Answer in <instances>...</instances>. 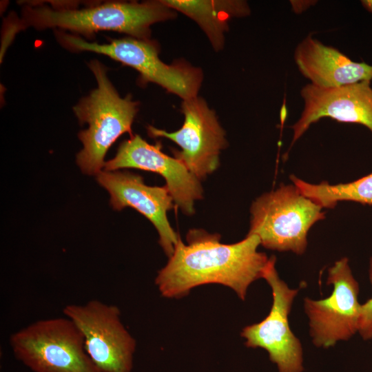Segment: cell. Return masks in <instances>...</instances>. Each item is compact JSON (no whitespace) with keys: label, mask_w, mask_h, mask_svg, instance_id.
<instances>
[{"label":"cell","mask_w":372,"mask_h":372,"mask_svg":"<svg viewBox=\"0 0 372 372\" xmlns=\"http://www.w3.org/2000/svg\"><path fill=\"white\" fill-rule=\"evenodd\" d=\"M219 234L190 230L187 245L180 238L167 265L158 271L155 283L165 298H179L196 287L220 284L233 289L242 300L250 285L262 278L267 256L258 251L256 235L233 244H223Z\"/></svg>","instance_id":"6da1fadb"},{"label":"cell","mask_w":372,"mask_h":372,"mask_svg":"<svg viewBox=\"0 0 372 372\" xmlns=\"http://www.w3.org/2000/svg\"><path fill=\"white\" fill-rule=\"evenodd\" d=\"M176 12L163 1H112L78 9L53 3L26 5L19 22L7 25L5 38L28 27L67 30L90 38L99 31H115L138 39L150 38V26L174 19Z\"/></svg>","instance_id":"7a4b0ae2"},{"label":"cell","mask_w":372,"mask_h":372,"mask_svg":"<svg viewBox=\"0 0 372 372\" xmlns=\"http://www.w3.org/2000/svg\"><path fill=\"white\" fill-rule=\"evenodd\" d=\"M97 87L73 107L74 112L88 127L79 133L83 149L76 163L83 173L98 174L105 165V156L112 144L124 133L132 135V125L138 103L128 95L122 98L107 74V68L98 60L88 63Z\"/></svg>","instance_id":"3957f363"},{"label":"cell","mask_w":372,"mask_h":372,"mask_svg":"<svg viewBox=\"0 0 372 372\" xmlns=\"http://www.w3.org/2000/svg\"><path fill=\"white\" fill-rule=\"evenodd\" d=\"M247 235H256L264 247L303 254L311 227L325 218L322 208L293 185L281 184L258 197L250 208Z\"/></svg>","instance_id":"277c9868"},{"label":"cell","mask_w":372,"mask_h":372,"mask_svg":"<svg viewBox=\"0 0 372 372\" xmlns=\"http://www.w3.org/2000/svg\"><path fill=\"white\" fill-rule=\"evenodd\" d=\"M54 33L58 42L71 52H95L132 67L139 72L141 83H156L183 100L197 96L201 70L184 63H165L158 56L156 43L150 39L127 37L100 44L63 30H56Z\"/></svg>","instance_id":"5b68a950"},{"label":"cell","mask_w":372,"mask_h":372,"mask_svg":"<svg viewBox=\"0 0 372 372\" xmlns=\"http://www.w3.org/2000/svg\"><path fill=\"white\" fill-rule=\"evenodd\" d=\"M9 342L14 357L33 372H99L82 333L67 317L32 322L12 333Z\"/></svg>","instance_id":"8992f818"},{"label":"cell","mask_w":372,"mask_h":372,"mask_svg":"<svg viewBox=\"0 0 372 372\" xmlns=\"http://www.w3.org/2000/svg\"><path fill=\"white\" fill-rule=\"evenodd\" d=\"M83 337L84 348L99 372H131L136 340L121 320L118 307L97 300L63 308Z\"/></svg>","instance_id":"52a82bcc"},{"label":"cell","mask_w":372,"mask_h":372,"mask_svg":"<svg viewBox=\"0 0 372 372\" xmlns=\"http://www.w3.org/2000/svg\"><path fill=\"white\" fill-rule=\"evenodd\" d=\"M327 284L333 288L328 298L304 300L312 342L317 347L323 348L348 340L358 331L361 307L358 302L359 285L347 257L329 268Z\"/></svg>","instance_id":"ba28073f"},{"label":"cell","mask_w":372,"mask_h":372,"mask_svg":"<svg viewBox=\"0 0 372 372\" xmlns=\"http://www.w3.org/2000/svg\"><path fill=\"white\" fill-rule=\"evenodd\" d=\"M276 262L275 256L269 257L262 274V278L272 291L270 312L261 322L246 326L242 330L241 336L245 339L247 347L265 349L271 361L277 364L279 372H302V344L291 331L288 320L298 289L289 288L280 279Z\"/></svg>","instance_id":"9c48e42d"},{"label":"cell","mask_w":372,"mask_h":372,"mask_svg":"<svg viewBox=\"0 0 372 372\" xmlns=\"http://www.w3.org/2000/svg\"><path fill=\"white\" fill-rule=\"evenodd\" d=\"M184 123L174 132L148 126L153 137H165L176 143L181 149L174 152L180 160L200 180L219 166L220 151L227 145L225 133L216 114L200 97L183 100Z\"/></svg>","instance_id":"30bf717a"},{"label":"cell","mask_w":372,"mask_h":372,"mask_svg":"<svg viewBox=\"0 0 372 372\" xmlns=\"http://www.w3.org/2000/svg\"><path fill=\"white\" fill-rule=\"evenodd\" d=\"M105 171L135 168L160 174L175 205L186 215L194 213V202L203 196L200 180L178 158L161 151V145H152L139 135L121 143L115 156L104 165Z\"/></svg>","instance_id":"8fae6325"},{"label":"cell","mask_w":372,"mask_h":372,"mask_svg":"<svg viewBox=\"0 0 372 372\" xmlns=\"http://www.w3.org/2000/svg\"><path fill=\"white\" fill-rule=\"evenodd\" d=\"M96 180L109 192L113 209L132 207L154 225L159 235L158 242L169 258L179 236L167 216L174 207L167 187L147 185L141 176L127 171H101L96 175Z\"/></svg>","instance_id":"7c38bea8"},{"label":"cell","mask_w":372,"mask_h":372,"mask_svg":"<svg viewBox=\"0 0 372 372\" xmlns=\"http://www.w3.org/2000/svg\"><path fill=\"white\" fill-rule=\"evenodd\" d=\"M304 101L301 116L291 128L293 145L323 117L340 122L360 124L372 133V87L371 81L340 87H322L311 83L300 91Z\"/></svg>","instance_id":"4fadbf2b"},{"label":"cell","mask_w":372,"mask_h":372,"mask_svg":"<svg viewBox=\"0 0 372 372\" xmlns=\"http://www.w3.org/2000/svg\"><path fill=\"white\" fill-rule=\"evenodd\" d=\"M294 60L301 74L316 86L340 87L372 80V65L353 61L311 35L297 45Z\"/></svg>","instance_id":"5bb4252c"},{"label":"cell","mask_w":372,"mask_h":372,"mask_svg":"<svg viewBox=\"0 0 372 372\" xmlns=\"http://www.w3.org/2000/svg\"><path fill=\"white\" fill-rule=\"evenodd\" d=\"M163 2L194 20L216 50H220L224 45V36L228 30L229 19L244 17L250 12L244 1L163 0Z\"/></svg>","instance_id":"9a60e30c"},{"label":"cell","mask_w":372,"mask_h":372,"mask_svg":"<svg viewBox=\"0 0 372 372\" xmlns=\"http://www.w3.org/2000/svg\"><path fill=\"white\" fill-rule=\"evenodd\" d=\"M289 178L301 194L322 209L334 208L340 201L372 205V172L354 181L335 185L327 181L313 184L293 174Z\"/></svg>","instance_id":"2e32d148"},{"label":"cell","mask_w":372,"mask_h":372,"mask_svg":"<svg viewBox=\"0 0 372 372\" xmlns=\"http://www.w3.org/2000/svg\"><path fill=\"white\" fill-rule=\"evenodd\" d=\"M369 278L372 285V257L369 260ZM358 332L364 340L372 339V297L361 304Z\"/></svg>","instance_id":"e0dca14e"},{"label":"cell","mask_w":372,"mask_h":372,"mask_svg":"<svg viewBox=\"0 0 372 372\" xmlns=\"http://www.w3.org/2000/svg\"><path fill=\"white\" fill-rule=\"evenodd\" d=\"M361 3L366 10L372 13V0H362Z\"/></svg>","instance_id":"ac0fdd59"}]
</instances>
